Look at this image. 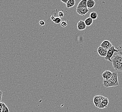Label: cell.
<instances>
[{"label":"cell","instance_id":"1","mask_svg":"<svg viewBox=\"0 0 122 112\" xmlns=\"http://www.w3.org/2000/svg\"><path fill=\"white\" fill-rule=\"evenodd\" d=\"M117 72H113L112 77L108 81H103V85L105 88L117 87L119 85Z\"/></svg>","mask_w":122,"mask_h":112},{"label":"cell","instance_id":"2","mask_svg":"<svg viewBox=\"0 0 122 112\" xmlns=\"http://www.w3.org/2000/svg\"><path fill=\"white\" fill-rule=\"evenodd\" d=\"M115 52L118 53V50L115 48L114 46H113L112 47H111L110 48L108 49L107 55L106 57H104L105 60L106 61H109L112 63L111 58H112V57H113L114 53Z\"/></svg>","mask_w":122,"mask_h":112},{"label":"cell","instance_id":"3","mask_svg":"<svg viewBox=\"0 0 122 112\" xmlns=\"http://www.w3.org/2000/svg\"><path fill=\"white\" fill-rule=\"evenodd\" d=\"M106 97L101 95H97L94 97L93 99V102L95 106L97 107L101 103L103 100L105 99Z\"/></svg>","mask_w":122,"mask_h":112},{"label":"cell","instance_id":"4","mask_svg":"<svg viewBox=\"0 0 122 112\" xmlns=\"http://www.w3.org/2000/svg\"><path fill=\"white\" fill-rule=\"evenodd\" d=\"M113 72L110 70H106L102 73V76L103 78V81H108L112 77Z\"/></svg>","mask_w":122,"mask_h":112},{"label":"cell","instance_id":"5","mask_svg":"<svg viewBox=\"0 0 122 112\" xmlns=\"http://www.w3.org/2000/svg\"><path fill=\"white\" fill-rule=\"evenodd\" d=\"M112 63L113 64V68L115 70L119 72H122V64L118 63L113 59H112Z\"/></svg>","mask_w":122,"mask_h":112},{"label":"cell","instance_id":"6","mask_svg":"<svg viewBox=\"0 0 122 112\" xmlns=\"http://www.w3.org/2000/svg\"><path fill=\"white\" fill-rule=\"evenodd\" d=\"M100 46L102 47L104 49L108 50L111 47L113 46V45L109 41L105 40L103 41V42L101 43Z\"/></svg>","mask_w":122,"mask_h":112},{"label":"cell","instance_id":"7","mask_svg":"<svg viewBox=\"0 0 122 112\" xmlns=\"http://www.w3.org/2000/svg\"><path fill=\"white\" fill-rule=\"evenodd\" d=\"M97 51L98 52V54L101 57H106L107 53V51L108 50H106L103 48L102 47H98V49L97 50Z\"/></svg>","mask_w":122,"mask_h":112},{"label":"cell","instance_id":"8","mask_svg":"<svg viewBox=\"0 0 122 112\" xmlns=\"http://www.w3.org/2000/svg\"><path fill=\"white\" fill-rule=\"evenodd\" d=\"M109 102V100L108 98H106L105 99H104L99 105L97 108H98L99 109H104L107 107Z\"/></svg>","mask_w":122,"mask_h":112},{"label":"cell","instance_id":"9","mask_svg":"<svg viewBox=\"0 0 122 112\" xmlns=\"http://www.w3.org/2000/svg\"><path fill=\"white\" fill-rule=\"evenodd\" d=\"M89 9L87 8H82L79 9H76V12L77 14L81 16H84L89 12Z\"/></svg>","mask_w":122,"mask_h":112},{"label":"cell","instance_id":"10","mask_svg":"<svg viewBox=\"0 0 122 112\" xmlns=\"http://www.w3.org/2000/svg\"><path fill=\"white\" fill-rule=\"evenodd\" d=\"M87 26L85 25V22L81 20L77 24V28L78 30L81 31L86 29Z\"/></svg>","mask_w":122,"mask_h":112},{"label":"cell","instance_id":"11","mask_svg":"<svg viewBox=\"0 0 122 112\" xmlns=\"http://www.w3.org/2000/svg\"><path fill=\"white\" fill-rule=\"evenodd\" d=\"M87 0H81L77 5L76 9L87 8Z\"/></svg>","mask_w":122,"mask_h":112},{"label":"cell","instance_id":"12","mask_svg":"<svg viewBox=\"0 0 122 112\" xmlns=\"http://www.w3.org/2000/svg\"><path fill=\"white\" fill-rule=\"evenodd\" d=\"M96 2L94 0H87V8L91 9L94 7Z\"/></svg>","mask_w":122,"mask_h":112},{"label":"cell","instance_id":"13","mask_svg":"<svg viewBox=\"0 0 122 112\" xmlns=\"http://www.w3.org/2000/svg\"><path fill=\"white\" fill-rule=\"evenodd\" d=\"M75 5V0H68V1L66 4L67 8H70L73 7Z\"/></svg>","mask_w":122,"mask_h":112},{"label":"cell","instance_id":"14","mask_svg":"<svg viewBox=\"0 0 122 112\" xmlns=\"http://www.w3.org/2000/svg\"><path fill=\"white\" fill-rule=\"evenodd\" d=\"M85 25L87 26H91L92 23H93V19H92L90 17L87 18V19H85Z\"/></svg>","mask_w":122,"mask_h":112},{"label":"cell","instance_id":"15","mask_svg":"<svg viewBox=\"0 0 122 112\" xmlns=\"http://www.w3.org/2000/svg\"><path fill=\"white\" fill-rule=\"evenodd\" d=\"M97 13H96L95 12H92L90 14V17L93 19V20L94 19H96L97 18Z\"/></svg>","mask_w":122,"mask_h":112},{"label":"cell","instance_id":"16","mask_svg":"<svg viewBox=\"0 0 122 112\" xmlns=\"http://www.w3.org/2000/svg\"><path fill=\"white\" fill-rule=\"evenodd\" d=\"M9 112V110L7 106L4 103H3L2 112Z\"/></svg>","mask_w":122,"mask_h":112},{"label":"cell","instance_id":"17","mask_svg":"<svg viewBox=\"0 0 122 112\" xmlns=\"http://www.w3.org/2000/svg\"><path fill=\"white\" fill-rule=\"evenodd\" d=\"M52 21L54 22L55 23H60L61 22V18H60L59 17H56L54 20Z\"/></svg>","mask_w":122,"mask_h":112},{"label":"cell","instance_id":"18","mask_svg":"<svg viewBox=\"0 0 122 112\" xmlns=\"http://www.w3.org/2000/svg\"><path fill=\"white\" fill-rule=\"evenodd\" d=\"M117 49V50L118 51V54L122 56V44H121L119 47H118Z\"/></svg>","mask_w":122,"mask_h":112},{"label":"cell","instance_id":"19","mask_svg":"<svg viewBox=\"0 0 122 112\" xmlns=\"http://www.w3.org/2000/svg\"><path fill=\"white\" fill-rule=\"evenodd\" d=\"M67 22L66 21H62L61 22L60 24H61V26L62 27H66V26H67L68 23H67Z\"/></svg>","mask_w":122,"mask_h":112},{"label":"cell","instance_id":"20","mask_svg":"<svg viewBox=\"0 0 122 112\" xmlns=\"http://www.w3.org/2000/svg\"><path fill=\"white\" fill-rule=\"evenodd\" d=\"M58 16L60 18L63 17L64 16V14L63 12L62 11H59L58 13Z\"/></svg>","mask_w":122,"mask_h":112},{"label":"cell","instance_id":"21","mask_svg":"<svg viewBox=\"0 0 122 112\" xmlns=\"http://www.w3.org/2000/svg\"><path fill=\"white\" fill-rule=\"evenodd\" d=\"M39 24H40V26H44L45 25V21H44V20H40V22H39Z\"/></svg>","mask_w":122,"mask_h":112},{"label":"cell","instance_id":"22","mask_svg":"<svg viewBox=\"0 0 122 112\" xmlns=\"http://www.w3.org/2000/svg\"><path fill=\"white\" fill-rule=\"evenodd\" d=\"M3 93L2 91H1V90H0V102H1V100H2V98Z\"/></svg>","mask_w":122,"mask_h":112},{"label":"cell","instance_id":"23","mask_svg":"<svg viewBox=\"0 0 122 112\" xmlns=\"http://www.w3.org/2000/svg\"><path fill=\"white\" fill-rule=\"evenodd\" d=\"M3 102H0V112H2Z\"/></svg>","mask_w":122,"mask_h":112},{"label":"cell","instance_id":"24","mask_svg":"<svg viewBox=\"0 0 122 112\" xmlns=\"http://www.w3.org/2000/svg\"><path fill=\"white\" fill-rule=\"evenodd\" d=\"M68 0H61V1L62 3H63L65 4H66L67 2L68 1Z\"/></svg>","mask_w":122,"mask_h":112},{"label":"cell","instance_id":"25","mask_svg":"<svg viewBox=\"0 0 122 112\" xmlns=\"http://www.w3.org/2000/svg\"><path fill=\"white\" fill-rule=\"evenodd\" d=\"M55 17H55L54 16L52 15V16H51V20H52V21H53V20H54V19L55 18Z\"/></svg>","mask_w":122,"mask_h":112}]
</instances>
